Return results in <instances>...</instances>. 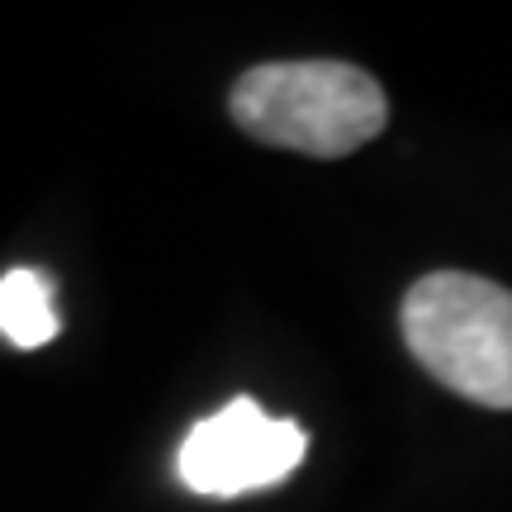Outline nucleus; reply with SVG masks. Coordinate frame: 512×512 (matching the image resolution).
Listing matches in <instances>:
<instances>
[{
    "label": "nucleus",
    "instance_id": "obj_1",
    "mask_svg": "<svg viewBox=\"0 0 512 512\" xmlns=\"http://www.w3.org/2000/svg\"><path fill=\"white\" fill-rule=\"evenodd\" d=\"M228 110L247 138L304 157H347L389 124L380 81L351 62H266L238 76Z\"/></svg>",
    "mask_w": 512,
    "mask_h": 512
},
{
    "label": "nucleus",
    "instance_id": "obj_2",
    "mask_svg": "<svg viewBox=\"0 0 512 512\" xmlns=\"http://www.w3.org/2000/svg\"><path fill=\"white\" fill-rule=\"evenodd\" d=\"M403 342L427 375L479 408H512V290L465 271L403 294Z\"/></svg>",
    "mask_w": 512,
    "mask_h": 512
},
{
    "label": "nucleus",
    "instance_id": "obj_3",
    "mask_svg": "<svg viewBox=\"0 0 512 512\" xmlns=\"http://www.w3.org/2000/svg\"><path fill=\"white\" fill-rule=\"evenodd\" d=\"M309 456V432L290 418L261 413L252 399H228L190 427L181 446V484L204 498H238L271 489L299 470Z\"/></svg>",
    "mask_w": 512,
    "mask_h": 512
},
{
    "label": "nucleus",
    "instance_id": "obj_4",
    "mask_svg": "<svg viewBox=\"0 0 512 512\" xmlns=\"http://www.w3.org/2000/svg\"><path fill=\"white\" fill-rule=\"evenodd\" d=\"M0 332L19 351L48 347L57 337V309H53V280L38 271H5L0 275Z\"/></svg>",
    "mask_w": 512,
    "mask_h": 512
}]
</instances>
